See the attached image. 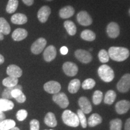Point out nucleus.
Returning <instances> with one entry per match:
<instances>
[{"label":"nucleus","mask_w":130,"mask_h":130,"mask_svg":"<svg viewBox=\"0 0 130 130\" xmlns=\"http://www.w3.org/2000/svg\"><path fill=\"white\" fill-rule=\"evenodd\" d=\"M5 119H6V116H5L4 113H3V111H0V122Z\"/></svg>","instance_id":"nucleus-43"},{"label":"nucleus","mask_w":130,"mask_h":130,"mask_svg":"<svg viewBox=\"0 0 130 130\" xmlns=\"http://www.w3.org/2000/svg\"><path fill=\"white\" fill-rule=\"evenodd\" d=\"M98 74L100 78L104 82L110 83L115 78V73L111 68L107 64H102L98 68Z\"/></svg>","instance_id":"nucleus-3"},{"label":"nucleus","mask_w":130,"mask_h":130,"mask_svg":"<svg viewBox=\"0 0 130 130\" xmlns=\"http://www.w3.org/2000/svg\"><path fill=\"white\" fill-rule=\"evenodd\" d=\"M102 119L100 115L97 113H94L89 117L88 119V125L90 127H93L101 123Z\"/></svg>","instance_id":"nucleus-22"},{"label":"nucleus","mask_w":130,"mask_h":130,"mask_svg":"<svg viewBox=\"0 0 130 130\" xmlns=\"http://www.w3.org/2000/svg\"><path fill=\"white\" fill-rule=\"evenodd\" d=\"M4 62V57L1 54H0V64H2Z\"/></svg>","instance_id":"nucleus-44"},{"label":"nucleus","mask_w":130,"mask_h":130,"mask_svg":"<svg viewBox=\"0 0 130 130\" xmlns=\"http://www.w3.org/2000/svg\"><path fill=\"white\" fill-rule=\"evenodd\" d=\"M30 130H39V122L36 119H32L30 121Z\"/></svg>","instance_id":"nucleus-38"},{"label":"nucleus","mask_w":130,"mask_h":130,"mask_svg":"<svg viewBox=\"0 0 130 130\" xmlns=\"http://www.w3.org/2000/svg\"><path fill=\"white\" fill-rule=\"evenodd\" d=\"M45 130H54V129H45Z\"/></svg>","instance_id":"nucleus-50"},{"label":"nucleus","mask_w":130,"mask_h":130,"mask_svg":"<svg viewBox=\"0 0 130 130\" xmlns=\"http://www.w3.org/2000/svg\"><path fill=\"white\" fill-rule=\"evenodd\" d=\"M75 9L71 6H66L59 11V16L62 19H68L74 14Z\"/></svg>","instance_id":"nucleus-18"},{"label":"nucleus","mask_w":130,"mask_h":130,"mask_svg":"<svg viewBox=\"0 0 130 130\" xmlns=\"http://www.w3.org/2000/svg\"><path fill=\"white\" fill-rule=\"evenodd\" d=\"M15 100H16V101L19 102V103H23L26 101V96L22 92L20 95H19L16 98H15Z\"/></svg>","instance_id":"nucleus-39"},{"label":"nucleus","mask_w":130,"mask_h":130,"mask_svg":"<svg viewBox=\"0 0 130 130\" xmlns=\"http://www.w3.org/2000/svg\"><path fill=\"white\" fill-rule=\"evenodd\" d=\"M66 31L70 36L75 35L77 32V27L72 21L68 20L66 21L63 24Z\"/></svg>","instance_id":"nucleus-23"},{"label":"nucleus","mask_w":130,"mask_h":130,"mask_svg":"<svg viewBox=\"0 0 130 130\" xmlns=\"http://www.w3.org/2000/svg\"><path fill=\"white\" fill-rule=\"evenodd\" d=\"M51 13V10L47 6H42L37 12V18L41 23H45L48 21Z\"/></svg>","instance_id":"nucleus-11"},{"label":"nucleus","mask_w":130,"mask_h":130,"mask_svg":"<svg viewBox=\"0 0 130 130\" xmlns=\"http://www.w3.org/2000/svg\"><path fill=\"white\" fill-rule=\"evenodd\" d=\"M46 40L43 37L37 39L31 46V51L34 54H39L43 51L46 45Z\"/></svg>","instance_id":"nucleus-5"},{"label":"nucleus","mask_w":130,"mask_h":130,"mask_svg":"<svg viewBox=\"0 0 130 130\" xmlns=\"http://www.w3.org/2000/svg\"><path fill=\"white\" fill-rule=\"evenodd\" d=\"M18 0H9L6 6V12L8 13H13L16 12V9L18 7Z\"/></svg>","instance_id":"nucleus-28"},{"label":"nucleus","mask_w":130,"mask_h":130,"mask_svg":"<svg viewBox=\"0 0 130 130\" xmlns=\"http://www.w3.org/2000/svg\"><path fill=\"white\" fill-rule=\"evenodd\" d=\"M22 1L27 6H32L34 3V0H22Z\"/></svg>","instance_id":"nucleus-41"},{"label":"nucleus","mask_w":130,"mask_h":130,"mask_svg":"<svg viewBox=\"0 0 130 130\" xmlns=\"http://www.w3.org/2000/svg\"><path fill=\"white\" fill-rule=\"evenodd\" d=\"M107 33L110 38H116L120 34L119 26L116 22H110L107 27Z\"/></svg>","instance_id":"nucleus-12"},{"label":"nucleus","mask_w":130,"mask_h":130,"mask_svg":"<svg viewBox=\"0 0 130 130\" xmlns=\"http://www.w3.org/2000/svg\"><path fill=\"white\" fill-rule=\"evenodd\" d=\"M28 36L27 31L24 28H19L16 29L13 32L12 35V37L14 41H21V40L25 39Z\"/></svg>","instance_id":"nucleus-17"},{"label":"nucleus","mask_w":130,"mask_h":130,"mask_svg":"<svg viewBox=\"0 0 130 130\" xmlns=\"http://www.w3.org/2000/svg\"><path fill=\"white\" fill-rule=\"evenodd\" d=\"M92 50H92V48H90V51H92Z\"/></svg>","instance_id":"nucleus-48"},{"label":"nucleus","mask_w":130,"mask_h":130,"mask_svg":"<svg viewBox=\"0 0 130 130\" xmlns=\"http://www.w3.org/2000/svg\"><path fill=\"white\" fill-rule=\"evenodd\" d=\"M110 130H121L122 122L120 119H115L110 122Z\"/></svg>","instance_id":"nucleus-32"},{"label":"nucleus","mask_w":130,"mask_h":130,"mask_svg":"<svg viewBox=\"0 0 130 130\" xmlns=\"http://www.w3.org/2000/svg\"><path fill=\"white\" fill-rule=\"evenodd\" d=\"M77 116L78 117L79 123H81L82 127L84 128L87 127V120H86V116L85 115H84V113H83V111L81 109L77 110Z\"/></svg>","instance_id":"nucleus-36"},{"label":"nucleus","mask_w":130,"mask_h":130,"mask_svg":"<svg viewBox=\"0 0 130 130\" xmlns=\"http://www.w3.org/2000/svg\"><path fill=\"white\" fill-rule=\"evenodd\" d=\"M62 120L64 124L72 127H77L79 124L77 115L73 113L69 110H66L63 111L62 114Z\"/></svg>","instance_id":"nucleus-2"},{"label":"nucleus","mask_w":130,"mask_h":130,"mask_svg":"<svg viewBox=\"0 0 130 130\" xmlns=\"http://www.w3.org/2000/svg\"><path fill=\"white\" fill-rule=\"evenodd\" d=\"M57 56V50L53 45H50L43 52V58L46 62H51L55 59Z\"/></svg>","instance_id":"nucleus-13"},{"label":"nucleus","mask_w":130,"mask_h":130,"mask_svg":"<svg viewBox=\"0 0 130 130\" xmlns=\"http://www.w3.org/2000/svg\"><path fill=\"white\" fill-rule=\"evenodd\" d=\"M10 24L4 18H0V31L4 35H8L10 32Z\"/></svg>","instance_id":"nucleus-24"},{"label":"nucleus","mask_w":130,"mask_h":130,"mask_svg":"<svg viewBox=\"0 0 130 130\" xmlns=\"http://www.w3.org/2000/svg\"><path fill=\"white\" fill-rule=\"evenodd\" d=\"M53 101L62 108H66L69 104V101L66 95L62 92L54 94L53 96Z\"/></svg>","instance_id":"nucleus-6"},{"label":"nucleus","mask_w":130,"mask_h":130,"mask_svg":"<svg viewBox=\"0 0 130 130\" xmlns=\"http://www.w3.org/2000/svg\"><path fill=\"white\" fill-rule=\"evenodd\" d=\"M81 38L86 41L92 42L95 40L96 35L95 32L90 30H84L81 32Z\"/></svg>","instance_id":"nucleus-25"},{"label":"nucleus","mask_w":130,"mask_h":130,"mask_svg":"<svg viewBox=\"0 0 130 130\" xmlns=\"http://www.w3.org/2000/svg\"><path fill=\"white\" fill-rule=\"evenodd\" d=\"M10 130H20V129H19V128L16 127V126H14V127L12 128V129H11Z\"/></svg>","instance_id":"nucleus-46"},{"label":"nucleus","mask_w":130,"mask_h":130,"mask_svg":"<svg viewBox=\"0 0 130 130\" xmlns=\"http://www.w3.org/2000/svg\"><path fill=\"white\" fill-rule=\"evenodd\" d=\"M7 74L10 77H15L18 78L22 75V71L19 66L15 64L9 65L7 68Z\"/></svg>","instance_id":"nucleus-16"},{"label":"nucleus","mask_w":130,"mask_h":130,"mask_svg":"<svg viewBox=\"0 0 130 130\" xmlns=\"http://www.w3.org/2000/svg\"><path fill=\"white\" fill-rule=\"evenodd\" d=\"M129 14H130V9H129Z\"/></svg>","instance_id":"nucleus-49"},{"label":"nucleus","mask_w":130,"mask_h":130,"mask_svg":"<svg viewBox=\"0 0 130 130\" xmlns=\"http://www.w3.org/2000/svg\"><path fill=\"white\" fill-rule=\"evenodd\" d=\"M77 22L83 26H89L92 24V18L86 11H81L77 15Z\"/></svg>","instance_id":"nucleus-9"},{"label":"nucleus","mask_w":130,"mask_h":130,"mask_svg":"<svg viewBox=\"0 0 130 130\" xmlns=\"http://www.w3.org/2000/svg\"><path fill=\"white\" fill-rule=\"evenodd\" d=\"M78 104L80 107V109L84 114H89L92 111V105L86 97H81L78 100Z\"/></svg>","instance_id":"nucleus-15"},{"label":"nucleus","mask_w":130,"mask_h":130,"mask_svg":"<svg viewBox=\"0 0 130 130\" xmlns=\"http://www.w3.org/2000/svg\"><path fill=\"white\" fill-rule=\"evenodd\" d=\"M98 58L100 61L102 63H105L108 62L110 59L108 53L105 50H100L98 53Z\"/></svg>","instance_id":"nucleus-35"},{"label":"nucleus","mask_w":130,"mask_h":130,"mask_svg":"<svg viewBox=\"0 0 130 130\" xmlns=\"http://www.w3.org/2000/svg\"><path fill=\"white\" fill-rule=\"evenodd\" d=\"M46 1H53V0H46Z\"/></svg>","instance_id":"nucleus-47"},{"label":"nucleus","mask_w":130,"mask_h":130,"mask_svg":"<svg viewBox=\"0 0 130 130\" xmlns=\"http://www.w3.org/2000/svg\"><path fill=\"white\" fill-rule=\"evenodd\" d=\"M116 98V93L115 91L110 90L107 91L104 96V102L108 105H111L115 102Z\"/></svg>","instance_id":"nucleus-29"},{"label":"nucleus","mask_w":130,"mask_h":130,"mask_svg":"<svg viewBox=\"0 0 130 130\" xmlns=\"http://www.w3.org/2000/svg\"><path fill=\"white\" fill-rule=\"evenodd\" d=\"M117 89L119 92L126 93L130 89V74L123 75L117 84Z\"/></svg>","instance_id":"nucleus-4"},{"label":"nucleus","mask_w":130,"mask_h":130,"mask_svg":"<svg viewBox=\"0 0 130 130\" xmlns=\"http://www.w3.org/2000/svg\"><path fill=\"white\" fill-rule=\"evenodd\" d=\"M96 84L95 81L92 78L85 79L82 83V87L84 90H89L93 89Z\"/></svg>","instance_id":"nucleus-33"},{"label":"nucleus","mask_w":130,"mask_h":130,"mask_svg":"<svg viewBox=\"0 0 130 130\" xmlns=\"http://www.w3.org/2000/svg\"><path fill=\"white\" fill-rule=\"evenodd\" d=\"M60 51V53L62 55H66L68 53V48L66 46H62Z\"/></svg>","instance_id":"nucleus-40"},{"label":"nucleus","mask_w":130,"mask_h":130,"mask_svg":"<svg viewBox=\"0 0 130 130\" xmlns=\"http://www.w3.org/2000/svg\"><path fill=\"white\" fill-rule=\"evenodd\" d=\"M43 88L47 93L54 95L60 91L61 85L57 81H50L44 84Z\"/></svg>","instance_id":"nucleus-10"},{"label":"nucleus","mask_w":130,"mask_h":130,"mask_svg":"<svg viewBox=\"0 0 130 130\" xmlns=\"http://www.w3.org/2000/svg\"><path fill=\"white\" fill-rule=\"evenodd\" d=\"M63 70L64 74L69 77H74L78 72L77 65L71 61H66L63 64Z\"/></svg>","instance_id":"nucleus-8"},{"label":"nucleus","mask_w":130,"mask_h":130,"mask_svg":"<svg viewBox=\"0 0 130 130\" xmlns=\"http://www.w3.org/2000/svg\"><path fill=\"white\" fill-rule=\"evenodd\" d=\"M28 113L25 110H20L16 113V118L19 121H23L27 118Z\"/></svg>","instance_id":"nucleus-37"},{"label":"nucleus","mask_w":130,"mask_h":130,"mask_svg":"<svg viewBox=\"0 0 130 130\" xmlns=\"http://www.w3.org/2000/svg\"><path fill=\"white\" fill-rule=\"evenodd\" d=\"M16 125V122L12 119H5L0 122V130H10Z\"/></svg>","instance_id":"nucleus-27"},{"label":"nucleus","mask_w":130,"mask_h":130,"mask_svg":"<svg viewBox=\"0 0 130 130\" xmlns=\"http://www.w3.org/2000/svg\"><path fill=\"white\" fill-rule=\"evenodd\" d=\"M3 39H4V35L0 31V40H3Z\"/></svg>","instance_id":"nucleus-45"},{"label":"nucleus","mask_w":130,"mask_h":130,"mask_svg":"<svg viewBox=\"0 0 130 130\" xmlns=\"http://www.w3.org/2000/svg\"><path fill=\"white\" fill-rule=\"evenodd\" d=\"M80 86V81L78 79H74L69 83L68 86V90L71 93H75L78 91Z\"/></svg>","instance_id":"nucleus-26"},{"label":"nucleus","mask_w":130,"mask_h":130,"mask_svg":"<svg viewBox=\"0 0 130 130\" xmlns=\"http://www.w3.org/2000/svg\"><path fill=\"white\" fill-rule=\"evenodd\" d=\"M115 109L117 113L119 115L126 113L130 109V101L127 100L120 101L116 103Z\"/></svg>","instance_id":"nucleus-14"},{"label":"nucleus","mask_w":130,"mask_h":130,"mask_svg":"<svg viewBox=\"0 0 130 130\" xmlns=\"http://www.w3.org/2000/svg\"><path fill=\"white\" fill-rule=\"evenodd\" d=\"M75 56L77 58V60L83 63L87 64L91 62L92 60V56L91 54L89 51H86V50H77L75 52Z\"/></svg>","instance_id":"nucleus-7"},{"label":"nucleus","mask_w":130,"mask_h":130,"mask_svg":"<svg viewBox=\"0 0 130 130\" xmlns=\"http://www.w3.org/2000/svg\"><path fill=\"white\" fill-rule=\"evenodd\" d=\"M28 21L27 16L23 13H16L14 14L11 17V22L14 24L17 25H22L27 23Z\"/></svg>","instance_id":"nucleus-19"},{"label":"nucleus","mask_w":130,"mask_h":130,"mask_svg":"<svg viewBox=\"0 0 130 130\" xmlns=\"http://www.w3.org/2000/svg\"><path fill=\"white\" fill-rule=\"evenodd\" d=\"M14 107L13 102L10 100L0 98V111H6L12 110Z\"/></svg>","instance_id":"nucleus-20"},{"label":"nucleus","mask_w":130,"mask_h":130,"mask_svg":"<svg viewBox=\"0 0 130 130\" xmlns=\"http://www.w3.org/2000/svg\"><path fill=\"white\" fill-rule=\"evenodd\" d=\"M103 98V93L100 90H96L94 92L93 97H92V100L95 105H99L101 102Z\"/></svg>","instance_id":"nucleus-34"},{"label":"nucleus","mask_w":130,"mask_h":130,"mask_svg":"<svg viewBox=\"0 0 130 130\" xmlns=\"http://www.w3.org/2000/svg\"><path fill=\"white\" fill-rule=\"evenodd\" d=\"M44 122L47 126H50V127H56L57 125L56 116L52 112H49L46 114L45 117Z\"/></svg>","instance_id":"nucleus-21"},{"label":"nucleus","mask_w":130,"mask_h":130,"mask_svg":"<svg viewBox=\"0 0 130 130\" xmlns=\"http://www.w3.org/2000/svg\"><path fill=\"white\" fill-rule=\"evenodd\" d=\"M108 55L110 58L116 61H123L129 56V51L124 47L111 46L108 50Z\"/></svg>","instance_id":"nucleus-1"},{"label":"nucleus","mask_w":130,"mask_h":130,"mask_svg":"<svg viewBox=\"0 0 130 130\" xmlns=\"http://www.w3.org/2000/svg\"><path fill=\"white\" fill-rule=\"evenodd\" d=\"M18 78L15 77H9L3 79V84L5 87H13L18 84Z\"/></svg>","instance_id":"nucleus-31"},{"label":"nucleus","mask_w":130,"mask_h":130,"mask_svg":"<svg viewBox=\"0 0 130 130\" xmlns=\"http://www.w3.org/2000/svg\"><path fill=\"white\" fill-rule=\"evenodd\" d=\"M125 130H130V118L126 120L125 124Z\"/></svg>","instance_id":"nucleus-42"},{"label":"nucleus","mask_w":130,"mask_h":130,"mask_svg":"<svg viewBox=\"0 0 130 130\" xmlns=\"http://www.w3.org/2000/svg\"><path fill=\"white\" fill-rule=\"evenodd\" d=\"M15 89H19L21 90H22V87L21 85H16L13 87H7L6 89H4V92L2 93V97L3 98L7 99V100H10V99L13 98L12 95H11V92L13 90Z\"/></svg>","instance_id":"nucleus-30"}]
</instances>
